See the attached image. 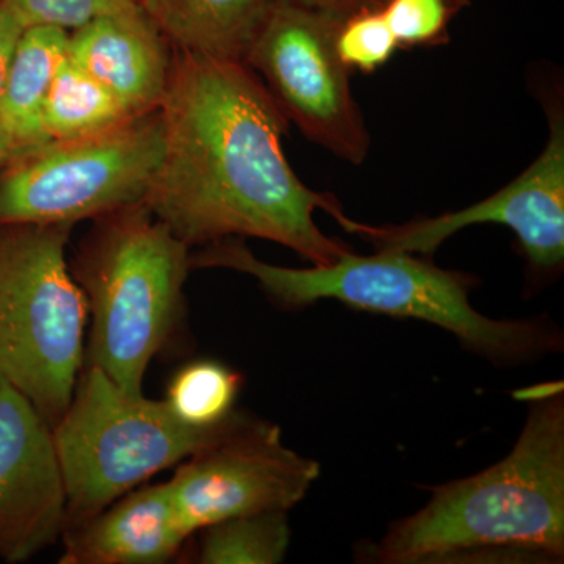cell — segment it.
<instances>
[{
    "label": "cell",
    "instance_id": "8fae6325",
    "mask_svg": "<svg viewBox=\"0 0 564 564\" xmlns=\"http://www.w3.org/2000/svg\"><path fill=\"white\" fill-rule=\"evenodd\" d=\"M65 477L51 423L0 378V560L24 563L62 540Z\"/></svg>",
    "mask_w": 564,
    "mask_h": 564
},
{
    "label": "cell",
    "instance_id": "277c9868",
    "mask_svg": "<svg viewBox=\"0 0 564 564\" xmlns=\"http://www.w3.org/2000/svg\"><path fill=\"white\" fill-rule=\"evenodd\" d=\"M191 251L147 203L96 218L70 272L88 314L85 364L141 395L144 375L169 343L184 307Z\"/></svg>",
    "mask_w": 564,
    "mask_h": 564
},
{
    "label": "cell",
    "instance_id": "5bb4252c",
    "mask_svg": "<svg viewBox=\"0 0 564 564\" xmlns=\"http://www.w3.org/2000/svg\"><path fill=\"white\" fill-rule=\"evenodd\" d=\"M68 39L69 32L51 25H32L22 31L0 98L3 165L50 141L43 126L44 102L66 58Z\"/></svg>",
    "mask_w": 564,
    "mask_h": 564
},
{
    "label": "cell",
    "instance_id": "44dd1931",
    "mask_svg": "<svg viewBox=\"0 0 564 564\" xmlns=\"http://www.w3.org/2000/svg\"><path fill=\"white\" fill-rule=\"evenodd\" d=\"M25 28L51 25L76 31L95 18L135 6L139 0H3Z\"/></svg>",
    "mask_w": 564,
    "mask_h": 564
},
{
    "label": "cell",
    "instance_id": "603a6c76",
    "mask_svg": "<svg viewBox=\"0 0 564 564\" xmlns=\"http://www.w3.org/2000/svg\"><path fill=\"white\" fill-rule=\"evenodd\" d=\"M307 9L325 11L337 18H347L364 9H381L386 0H291Z\"/></svg>",
    "mask_w": 564,
    "mask_h": 564
},
{
    "label": "cell",
    "instance_id": "7c38bea8",
    "mask_svg": "<svg viewBox=\"0 0 564 564\" xmlns=\"http://www.w3.org/2000/svg\"><path fill=\"white\" fill-rule=\"evenodd\" d=\"M174 54L140 3L110 11L69 32L66 57L101 82L132 115L161 109Z\"/></svg>",
    "mask_w": 564,
    "mask_h": 564
},
{
    "label": "cell",
    "instance_id": "9c48e42d",
    "mask_svg": "<svg viewBox=\"0 0 564 564\" xmlns=\"http://www.w3.org/2000/svg\"><path fill=\"white\" fill-rule=\"evenodd\" d=\"M321 475V464L293 452L280 426L236 417L206 447L188 456L169 480L188 533L236 516L289 511Z\"/></svg>",
    "mask_w": 564,
    "mask_h": 564
},
{
    "label": "cell",
    "instance_id": "3957f363",
    "mask_svg": "<svg viewBox=\"0 0 564 564\" xmlns=\"http://www.w3.org/2000/svg\"><path fill=\"white\" fill-rule=\"evenodd\" d=\"M191 265L250 274L284 310L336 300L355 310L432 323L499 366L532 361L562 347V334L543 321H494L477 313L466 274L408 252L350 250L328 265L289 269L261 261L242 239L231 237L191 251Z\"/></svg>",
    "mask_w": 564,
    "mask_h": 564
},
{
    "label": "cell",
    "instance_id": "ba28073f",
    "mask_svg": "<svg viewBox=\"0 0 564 564\" xmlns=\"http://www.w3.org/2000/svg\"><path fill=\"white\" fill-rule=\"evenodd\" d=\"M343 18L276 0L245 57L284 117L337 158L359 165L370 137L336 36Z\"/></svg>",
    "mask_w": 564,
    "mask_h": 564
},
{
    "label": "cell",
    "instance_id": "7a4b0ae2",
    "mask_svg": "<svg viewBox=\"0 0 564 564\" xmlns=\"http://www.w3.org/2000/svg\"><path fill=\"white\" fill-rule=\"evenodd\" d=\"M510 455L484 473L434 486L417 513L373 545L381 564L562 563L564 399L545 386Z\"/></svg>",
    "mask_w": 564,
    "mask_h": 564
},
{
    "label": "cell",
    "instance_id": "8992f818",
    "mask_svg": "<svg viewBox=\"0 0 564 564\" xmlns=\"http://www.w3.org/2000/svg\"><path fill=\"white\" fill-rule=\"evenodd\" d=\"M236 414L217 425H191L166 400L122 391L85 364L68 410L52 426L68 497L66 529L206 447Z\"/></svg>",
    "mask_w": 564,
    "mask_h": 564
},
{
    "label": "cell",
    "instance_id": "9a60e30c",
    "mask_svg": "<svg viewBox=\"0 0 564 564\" xmlns=\"http://www.w3.org/2000/svg\"><path fill=\"white\" fill-rule=\"evenodd\" d=\"M276 0H139L173 50L243 62Z\"/></svg>",
    "mask_w": 564,
    "mask_h": 564
},
{
    "label": "cell",
    "instance_id": "6da1fadb",
    "mask_svg": "<svg viewBox=\"0 0 564 564\" xmlns=\"http://www.w3.org/2000/svg\"><path fill=\"white\" fill-rule=\"evenodd\" d=\"M161 113L165 151L147 206L188 248L256 237L313 265L350 251L315 223V210L334 218L343 206L293 172L288 118L250 66L176 52Z\"/></svg>",
    "mask_w": 564,
    "mask_h": 564
},
{
    "label": "cell",
    "instance_id": "2e32d148",
    "mask_svg": "<svg viewBox=\"0 0 564 564\" xmlns=\"http://www.w3.org/2000/svg\"><path fill=\"white\" fill-rule=\"evenodd\" d=\"M131 117L101 82L66 57L47 93L43 126L50 141L73 140L109 131Z\"/></svg>",
    "mask_w": 564,
    "mask_h": 564
},
{
    "label": "cell",
    "instance_id": "ac0fdd59",
    "mask_svg": "<svg viewBox=\"0 0 564 564\" xmlns=\"http://www.w3.org/2000/svg\"><path fill=\"white\" fill-rule=\"evenodd\" d=\"M242 377L218 361H196L174 375L166 403L182 422L196 426L217 425L234 413Z\"/></svg>",
    "mask_w": 564,
    "mask_h": 564
},
{
    "label": "cell",
    "instance_id": "d6986e66",
    "mask_svg": "<svg viewBox=\"0 0 564 564\" xmlns=\"http://www.w3.org/2000/svg\"><path fill=\"white\" fill-rule=\"evenodd\" d=\"M381 9L356 11L340 22L336 50L348 69L373 73L391 61L399 50Z\"/></svg>",
    "mask_w": 564,
    "mask_h": 564
},
{
    "label": "cell",
    "instance_id": "7402d4cb",
    "mask_svg": "<svg viewBox=\"0 0 564 564\" xmlns=\"http://www.w3.org/2000/svg\"><path fill=\"white\" fill-rule=\"evenodd\" d=\"M22 31H24V25L18 21L13 11L3 3V0H0V98H2L7 70H9L11 57H13L14 47H17ZM2 165V155H0V169Z\"/></svg>",
    "mask_w": 564,
    "mask_h": 564
},
{
    "label": "cell",
    "instance_id": "5b68a950",
    "mask_svg": "<svg viewBox=\"0 0 564 564\" xmlns=\"http://www.w3.org/2000/svg\"><path fill=\"white\" fill-rule=\"evenodd\" d=\"M73 225L0 226V378L54 426L85 362L88 307L66 262Z\"/></svg>",
    "mask_w": 564,
    "mask_h": 564
},
{
    "label": "cell",
    "instance_id": "4fadbf2b",
    "mask_svg": "<svg viewBox=\"0 0 564 564\" xmlns=\"http://www.w3.org/2000/svg\"><path fill=\"white\" fill-rule=\"evenodd\" d=\"M169 481L135 488L63 533L61 564H163L185 549Z\"/></svg>",
    "mask_w": 564,
    "mask_h": 564
},
{
    "label": "cell",
    "instance_id": "cb8c5ba5",
    "mask_svg": "<svg viewBox=\"0 0 564 564\" xmlns=\"http://www.w3.org/2000/svg\"><path fill=\"white\" fill-rule=\"evenodd\" d=\"M454 3L459 10H462L463 7L470 6V0H454Z\"/></svg>",
    "mask_w": 564,
    "mask_h": 564
},
{
    "label": "cell",
    "instance_id": "e0dca14e",
    "mask_svg": "<svg viewBox=\"0 0 564 564\" xmlns=\"http://www.w3.org/2000/svg\"><path fill=\"white\" fill-rule=\"evenodd\" d=\"M188 563L278 564L288 554L291 527L288 511L236 516L204 527Z\"/></svg>",
    "mask_w": 564,
    "mask_h": 564
},
{
    "label": "cell",
    "instance_id": "30bf717a",
    "mask_svg": "<svg viewBox=\"0 0 564 564\" xmlns=\"http://www.w3.org/2000/svg\"><path fill=\"white\" fill-rule=\"evenodd\" d=\"M549 115V140L540 158L521 176L484 202L399 226H369L345 214L334 220L348 232L372 242L375 250L432 254L455 232L467 226L496 223L518 236L530 267L551 273L564 262V115L562 106Z\"/></svg>",
    "mask_w": 564,
    "mask_h": 564
},
{
    "label": "cell",
    "instance_id": "ffe728a7",
    "mask_svg": "<svg viewBox=\"0 0 564 564\" xmlns=\"http://www.w3.org/2000/svg\"><path fill=\"white\" fill-rule=\"evenodd\" d=\"M399 46H433L447 41L459 9L454 0H386L381 7Z\"/></svg>",
    "mask_w": 564,
    "mask_h": 564
},
{
    "label": "cell",
    "instance_id": "52a82bcc",
    "mask_svg": "<svg viewBox=\"0 0 564 564\" xmlns=\"http://www.w3.org/2000/svg\"><path fill=\"white\" fill-rule=\"evenodd\" d=\"M165 151L161 109L51 140L0 169V226L76 225L147 203Z\"/></svg>",
    "mask_w": 564,
    "mask_h": 564
}]
</instances>
